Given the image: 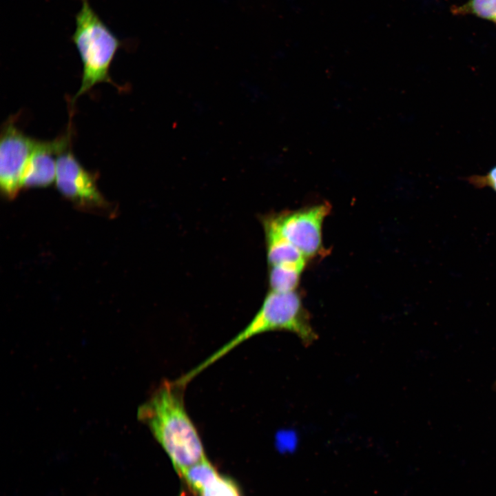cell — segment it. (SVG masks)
Returning <instances> with one entry per match:
<instances>
[{"label":"cell","mask_w":496,"mask_h":496,"mask_svg":"<svg viewBox=\"0 0 496 496\" xmlns=\"http://www.w3.org/2000/svg\"><path fill=\"white\" fill-rule=\"evenodd\" d=\"M180 496H185V494L183 493Z\"/></svg>","instance_id":"cell-14"},{"label":"cell","mask_w":496,"mask_h":496,"mask_svg":"<svg viewBox=\"0 0 496 496\" xmlns=\"http://www.w3.org/2000/svg\"><path fill=\"white\" fill-rule=\"evenodd\" d=\"M180 476L193 491L200 494L220 474L206 457L185 469Z\"/></svg>","instance_id":"cell-9"},{"label":"cell","mask_w":496,"mask_h":496,"mask_svg":"<svg viewBox=\"0 0 496 496\" xmlns=\"http://www.w3.org/2000/svg\"><path fill=\"white\" fill-rule=\"evenodd\" d=\"M331 207L322 203L267 216L263 227L270 228L290 242L309 260L324 254L322 225Z\"/></svg>","instance_id":"cell-4"},{"label":"cell","mask_w":496,"mask_h":496,"mask_svg":"<svg viewBox=\"0 0 496 496\" xmlns=\"http://www.w3.org/2000/svg\"><path fill=\"white\" fill-rule=\"evenodd\" d=\"M200 496H242L234 480L220 475L207 486L200 493Z\"/></svg>","instance_id":"cell-12"},{"label":"cell","mask_w":496,"mask_h":496,"mask_svg":"<svg viewBox=\"0 0 496 496\" xmlns=\"http://www.w3.org/2000/svg\"><path fill=\"white\" fill-rule=\"evenodd\" d=\"M82 4L75 16V30L72 40L82 63L83 74L74 101L97 83L106 82L116 86L109 74L110 65L121 47V41L111 31L93 10L89 0Z\"/></svg>","instance_id":"cell-3"},{"label":"cell","mask_w":496,"mask_h":496,"mask_svg":"<svg viewBox=\"0 0 496 496\" xmlns=\"http://www.w3.org/2000/svg\"><path fill=\"white\" fill-rule=\"evenodd\" d=\"M467 180L476 188L490 187L496 192V166L485 175H473Z\"/></svg>","instance_id":"cell-13"},{"label":"cell","mask_w":496,"mask_h":496,"mask_svg":"<svg viewBox=\"0 0 496 496\" xmlns=\"http://www.w3.org/2000/svg\"><path fill=\"white\" fill-rule=\"evenodd\" d=\"M272 331L291 332L297 335L305 347L311 345L318 338V335L311 324L309 313L304 307L302 297L298 292H277L269 290L260 309L247 325L231 340L189 371L185 375L187 379L191 380L200 371L247 340Z\"/></svg>","instance_id":"cell-2"},{"label":"cell","mask_w":496,"mask_h":496,"mask_svg":"<svg viewBox=\"0 0 496 496\" xmlns=\"http://www.w3.org/2000/svg\"><path fill=\"white\" fill-rule=\"evenodd\" d=\"M303 270L284 266H269L268 282L269 290L277 292L296 291Z\"/></svg>","instance_id":"cell-10"},{"label":"cell","mask_w":496,"mask_h":496,"mask_svg":"<svg viewBox=\"0 0 496 496\" xmlns=\"http://www.w3.org/2000/svg\"><path fill=\"white\" fill-rule=\"evenodd\" d=\"M70 146V133L52 141L37 140L28 161L23 187H44L56 180L58 155Z\"/></svg>","instance_id":"cell-7"},{"label":"cell","mask_w":496,"mask_h":496,"mask_svg":"<svg viewBox=\"0 0 496 496\" xmlns=\"http://www.w3.org/2000/svg\"><path fill=\"white\" fill-rule=\"evenodd\" d=\"M56 184L59 192L79 207L104 211L107 203L96 185V176L78 161L70 146L57 157Z\"/></svg>","instance_id":"cell-5"},{"label":"cell","mask_w":496,"mask_h":496,"mask_svg":"<svg viewBox=\"0 0 496 496\" xmlns=\"http://www.w3.org/2000/svg\"><path fill=\"white\" fill-rule=\"evenodd\" d=\"M37 140L25 135L12 121L3 126L0 141V185L2 193L14 198L23 187V178Z\"/></svg>","instance_id":"cell-6"},{"label":"cell","mask_w":496,"mask_h":496,"mask_svg":"<svg viewBox=\"0 0 496 496\" xmlns=\"http://www.w3.org/2000/svg\"><path fill=\"white\" fill-rule=\"evenodd\" d=\"M183 387L176 380L163 381L137 412L138 419L148 426L179 475L207 457L197 428L185 409Z\"/></svg>","instance_id":"cell-1"},{"label":"cell","mask_w":496,"mask_h":496,"mask_svg":"<svg viewBox=\"0 0 496 496\" xmlns=\"http://www.w3.org/2000/svg\"><path fill=\"white\" fill-rule=\"evenodd\" d=\"M451 12L455 15L473 14L496 23V0H468L461 6H453Z\"/></svg>","instance_id":"cell-11"},{"label":"cell","mask_w":496,"mask_h":496,"mask_svg":"<svg viewBox=\"0 0 496 496\" xmlns=\"http://www.w3.org/2000/svg\"><path fill=\"white\" fill-rule=\"evenodd\" d=\"M264 231L269 267L284 266L304 270L308 260L294 245L270 228L264 227Z\"/></svg>","instance_id":"cell-8"}]
</instances>
